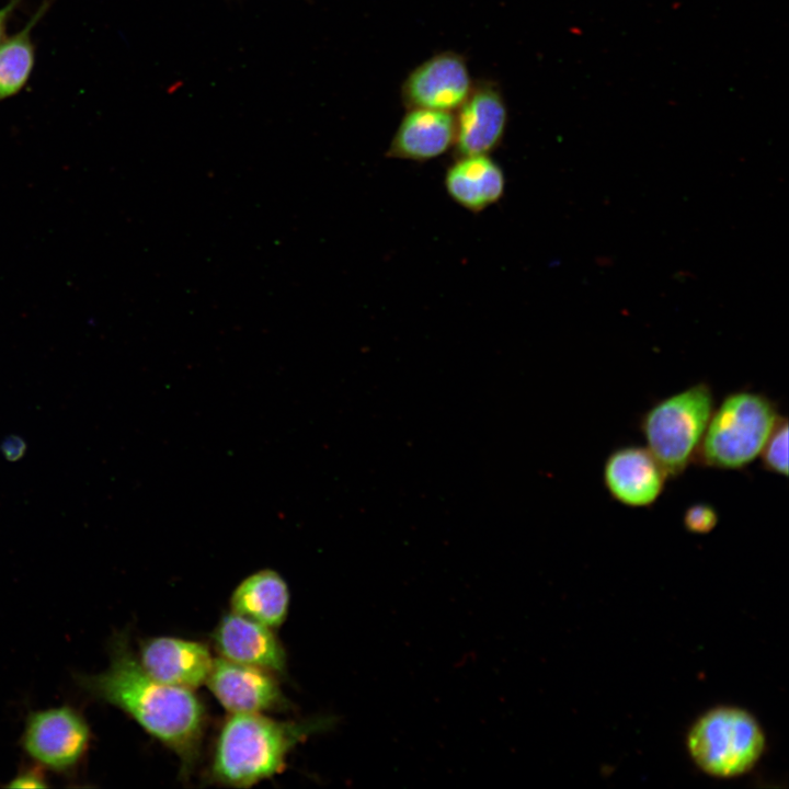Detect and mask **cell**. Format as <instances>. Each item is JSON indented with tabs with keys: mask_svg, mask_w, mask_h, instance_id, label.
Wrapping results in <instances>:
<instances>
[{
	"mask_svg": "<svg viewBox=\"0 0 789 789\" xmlns=\"http://www.w3.org/2000/svg\"><path fill=\"white\" fill-rule=\"evenodd\" d=\"M718 521L717 510L708 503L691 504L683 515L685 529L694 535L709 534L716 528Z\"/></svg>",
	"mask_w": 789,
	"mask_h": 789,
	"instance_id": "obj_18",
	"label": "cell"
},
{
	"mask_svg": "<svg viewBox=\"0 0 789 789\" xmlns=\"http://www.w3.org/2000/svg\"><path fill=\"white\" fill-rule=\"evenodd\" d=\"M110 665L98 674H78L76 684L91 698L116 707L173 752L188 777L201 753L206 711L194 690L162 683L140 665L127 632L114 634Z\"/></svg>",
	"mask_w": 789,
	"mask_h": 789,
	"instance_id": "obj_1",
	"label": "cell"
},
{
	"mask_svg": "<svg viewBox=\"0 0 789 789\" xmlns=\"http://www.w3.org/2000/svg\"><path fill=\"white\" fill-rule=\"evenodd\" d=\"M713 409L712 389L700 381L655 402L642 415L647 448L667 478L684 473L695 459Z\"/></svg>",
	"mask_w": 789,
	"mask_h": 789,
	"instance_id": "obj_4",
	"label": "cell"
},
{
	"mask_svg": "<svg viewBox=\"0 0 789 789\" xmlns=\"http://www.w3.org/2000/svg\"><path fill=\"white\" fill-rule=\"evenodd\" d=\"M229 603L231 611L275 629L287 618L290 593L278 572L262 569L235 587Z\"/></svg>",
	"mask_w": 789,
	"mask_h": 789,
	"instance_id": "obj_15",
	"label": "cell"
},
{
	"mask_svg": "<svg viewBox=\"0 0 789 789\" xmlns=\"http://www.w3.org/2000/svg\"><path fill=\"white\" fill-rule=\"evenodd\" d=\"M666 479L661 464L641 446L613 450L603 468L604 485L611 499L633 508L653 505L663 493Z\"/></svg>",
	"mask_w": 789,
	"mask_h": 789,
	"instance_id": "obj_11",
	"label": "cell"
},
{
	"mask_svg": "<svg viewBox=\"0 0 789 789\" xmlns=\"http://www.w3.org/2000/svg\"><path fill=\"white\" fill-rule=\"evenodd\" d=\"M211 641L219 658L277 676L286 672V652L274 629L248 617L233 611L224 615L213 630Z\"/></svg>",
	"mask_w": 789,
	"mask_h": 789,
	"instance_id": "obj_10",
	"label": "cell"
},
{
	"mask_svg": "<svg viewBox=\"0 0 789 789\" xmlns=\"http://www.w3.org/2000/svg\"><path fill=\"white\" fill-rule=\"evenodd\" d=\"M91 739L84 716L65 705L30 712L20 743L37 765L69 774L84 759Z\"/></svg>",
	"mask_w": 789,
	"mask_h": 789,
	"instance_id": "obj_6",
	"label": "cell"
},
{
	"mask_svg": "<svg viewBox=\"0 0 789 789\" xmlns=\"http://www.w3.org/2000/svg\"><path fill=\"white\" fill-rule=\"evenodd\" d=\"M779 416L777 404L764 393L727 395L712 411L694 461L721 470L744 469L759 456Z\"/></svg>",
	"mask_w": 789,
	"mask_h": 789,
	"instance_id": "obj_3",
	"label": "cell"
},
{
	"mask_svg": "<svg viewBox=\"0 0 789 789\" xmlns=\"http://www.w3.org/2000/svg\"><path fill=\"white\" fill-rule=\"evenodd\" d=\"M467 59L454 50L436 53L404 78L400 96L407 108L457 111L473 88Z\"/></svg>",
	"mask_w": 789,
	"mask_h": 789,
	"instance_id": "obj_7",
	"label": "cell"
},
{
	"mask_svg": "<svg viewBox=\"0 0 789 789\" xmlns=\"http://www.w3.org/2000/svg\"><path fill=\"white\" fill-rule=\"evenodd\" d=\"M456 123L451 112L407 108L387 150V157L413 162L436 159L455 142Z\"/></svg>",
	"mask_w": 789,
	"mask_h": 789,
	"instance_id": "obj_13",
	"label": "cell"
},
{
	"mask_svg": "<svg viewBox=\"0 0 789 789\" xmlns=\"http://www.w3.org/2000/svg\"><path fill=\"white\" fill-rule=\"evenodd\" d=\"M10 788H46L48 787L42 766H28L20 770L7 785Z\"/></svg>",
	"mask_w": 789,
	"mask_h": 789,
	"instance_id": "obj_19",
	"label": "cell"
},
{
	"mask_svg": "<svg viewBox=\"0 0 789 789\" xmlns=\"http://www.w3.org/2000/svg\"><path fill=\"white\" fill-rule=\"evenodd\" d=\"M334 719L277 720L260 712L229 713L214 744L211 782L247 788L279 774L290 752L308 736L330 729Z\"/></svg>",
	"mask_w": 789,
	"mask_h": 789,
	"instance_id": "obj_2",
	"label": "cell"
},
{
	"mask_svg": "<svg viewBox=\"0 0 789 789\" xmlns=\"http://www.w3.org/2000/svg\"><path fill=\"white\" fill-rule=\"evenodd\" d=\"M23 1L24 0H9L4 5L0 7V45L7 37L9 22Z\"/></svg>",
	"mask_w": 789,
	"mask_h": 789,
	"instance_id": "obj_21",
	"label": "cell"
},
{
	"mask_svg": "<svg viewBox=\"0 0 789 789\" xmlns=\"http://www.w3.org/2000/svg\"><path fill=\"white\" fill-rule=\"evenodd\" d=\"M205 685L229 713H265L288 706L277 675L219 656Z\"/></svg>",
	"mask_w": 789,
	"mask_h": 789,
	"instance_id": "obj_8",
	"label": "cell"
},
{
	"mask_svg": "<svg viewBox=\"0 0 789 789\" xmlns=\"http://www.w3.org/2000/svg\"><path fill=\"white\" fill-rule=\"evenodd\" d=\"M136 655L153 678L192 690L205 685L214 663L205 643L170 636L142 640Z\"/></svg>",
	"mask_w": 789,
	"mask_h": 789,
	"instance_id": "obj_12",
	"label": "cell"
},
{
	"mask_svg": "<svg viewBox=\"0 0 789 789\" xmlns=\"http://www.w3.org/2000/svg\"><path fill=\"white\" fill-rule=\"evenodd\" d=\"M25 447L26 445L21 437L9 436L2 442L1 451L8 460L15 461L23 456Z\"/></svg>",
	"mask_w": 789,
	"mask_h": 789,
	"instance_id": "obj_20",
	"label": "cell"
},
{
	"mask_svg": "<svg viewBox=\"0 0 789 789\" xmlns=\"http://www.w3.org/2000/svg\"><path fill=\"white\" fill-rule=\"evenodd\" d=\"M759 455L766 471L784 477L788 476V420L786 416L778 418Z\"/></svg>",
	"mask_w": 789,
	"mask_h": 789,
	"instance_id": "obj_17",
	"label": "cell"
},
{
	"mask_svg": "<svg viewBox=\"0 0 789 789\" xmlns=\"http://www.w3.org/2000/svg\"><path fill=\"white\" fill-rule=\"evenodd\" d=\"M50 5V0H44L24 26L0 45V102L20 94L31 80L36 64L32 34Z\"/></svg>",
	"mask_w": 789,
	"mask_h": 789,
	"instance_id": "obj_16",
	"label": "cell"
},
{
	"mask_svg": "<svg viewBox=\"0 0 789 789\" xmlns=\"http://www.w3.org/2000/svg\"><path fill=\"white\" fill-rule=\"evenodd\" d=\"M444 186L448 196L471 213H481L504 195L506 179L502 167L490 155L456 157L446 170Z\"/></svg>",
	"mask_w": 789,
	"mask_h": 789,
	"instance_id": "obj_14",
	"label": "cell"
},
{
	"mask_svg": "<svg viewBox=\"0 0 789 789\" xmlns=\"http://www.w3.org/2000/svg\"><path fill=\"white\" fill-rule=\"evenodd\" d=\"M766 745L764 730L745 709L720 706L690 727L686 748L693 763L716 778H734L754 768Z\"/></svg>",
	"mask_w": 789,
	"mask_h": 789,
	"instance_id": "obj_5",
	"label": "cell"
},
{
	"mask_svg": "<svg viewBox=\"0 0 789 789\" xmlns=\"http://www.w3.org/2000/svg\"><path fill=\"white\" fill-rule=\"evenodd\" d=\"M454 156L491 155L501 145L508 123L502 90L492 81L474 82L455 115Z\"/></svg>",
	"mask_w": 789,
	"mask_h": 789,
	"instance_id": "obj_9",
	"label": "cell"
}]
</instances>
